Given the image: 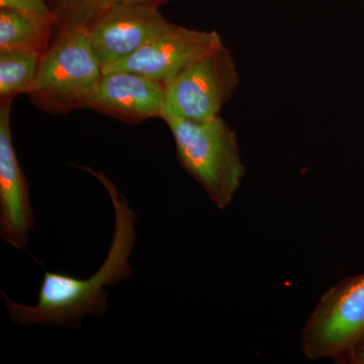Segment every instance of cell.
Returning <instances> with one entry per match:
<instances>
[{
  "mask_svg": "<svg viewBox=\"0 0 364 364\" xmlns=\"http://www.w3.org/2000/svg\"><path fill=\"white\" fill-rule=\"evenodd\" d=\"M76 167L97 177L111 196L116 228L109 254L102 267L90 279H77L66 273L44 269L36 305L16 303L1 291L2 299L14 324L80 329L85 316L102 318L105 315L109 296L105 286L116 287L133 273L129 258L135 247L138 215L131 210L128 200L117 191L104 172L93 171L88 166Z\"/></svg>",
  "mask_w": 364,
  "mask_h": 364,
  "instance_id": "1",
  "label": "cell"
},
{
  "mask_svg": "<svg viewBox=\"0 0 364 364\" xmlns=\"http://www.w3.org/2000/svg\"><path fill=\"white\" fill-rule=\"evenodd\" d=\"M182 168L205 188L219 210L233 200L246 169L236 132L221 117L203 122L165 117Z\"/></svg>",
  "mask_w": 364,
  "mask_h": 364,
  "instance_id": "2",
  "label": "cell"
},
{
  "mask_svg": "<svg viewBox=\"0 0 364 364\" xmlns=\"http://www.w3.org/2000/svg\"><path fill=\"white\" fill-rule=\"evenodd\" d=\"M102 74L91 49L88 28H63L43 53L26 95L36 107L51 114L88 109Z\"/></svg>",
  "mask_w": 364,
  "mask_h": 364,
  "instance_id": "3",
  "label": "cell"
},
{
  "mask_svg": "<svg viewBox=\"0 0 364 364\" xmlns=\"http://www.w3.org/2000/svg\"><path fill=\"white\" fill-rule=\"evenodd\" d=\"M363 335L364 272L340 280L321 296L301 330V351L311 361L349 363Z\"/></svg>",
  "mask_w": 364,
  "mask_h": 364,
  "instance_id": "4",
  "label": "cell"
},
{
  "mask_svg": "<svg viewBox=\"0 0 364 364\" xmlns=\"http://www.w3.org/2000/svg\"><path fill=\"white\" fill-rule=\"evenodd\" d=\"M240 83L233 54L221 43L164 85L162 117L203 122L220 117Z\"/></svg>",
  "mask_w": 364,
  "mask_h": 364,
  "instance_id": "5",
  "label": "cell"
},
{
  "mask_svg": "<svg viewBox=\"0 0 364 364\" xmlns=\"http://www.w3.org/2000/svg\"><path fill=\"white\" fill-rule=\"evenodd\" d=\"M171 25L156 6L114 4L88 28V37L104 71L128 59Z\"/></svg>",
  "mask_w": 364,
  "mask_h": 364,
  "instance_id": "6",
  "label": "cell"
},
{
  "mask_svg": "<svg viewBox=\"0 0 364 364\" xmlns=\"http://www.w3.org/2000/svg\"><path fill=\"white\" fill-rule=\"evenodd\" d=\"M221 43L217 32L191 30L172 23L128 59L102 72H136L165 85Z\"/></svg>",
  "mask_w": 364,
  "mask_h": 364,
  "instance_id": "7",
  "label": "cell"
},
{
  "mask_svg": "<svg viewBox=\"0 0 364 364\" xmlns=\"http://www.w3.org/2000/svg\"><path fill=\"white\" fill-rule=\"evenodd\" d=\"M11 102L4 100L0 107V236L13 247L25 250L35 227L30 182L21 168L11 136Z\"/></svg>",
  "mask_w": 364,
  "mask_h": 364,
  "instance_id": "8",
  "label": "cell"
},
{
  "mask_svg": "<svg viewBox=\"0 0 364 364\" xmlns=\"http://www.w3.org/2000/svg\"><path fill=\"white\" fill-rule=\"evenodd\" d=\"M164 85L132 71L105 72L88 109L127 124L161 119Z\"/></svg>",
  "mask_w": 364,
  "mask_h": 364,
  "instance_id": "9",
  "label": "cell"
},
{
  "mask_svg": "<svg viewBox=\"0 0 364 364\" xmlns=\"http://www.w3.org/2000/svg\"><path fill=\"white\" fill-rule=\"evenodd\" d=\"M53 28L9 9H0V51L35 50L44 53L49 47Z\"/></svg>",
  "mask_w": 364,
  "mask_h": 364,
  "instance_id": "10",
  "label": "cell"
},
{
  "mask_svg": "<svg viewBox=\"0 0 364 364\" xmlns=\"http://www.w3.org/2000/svg\"><path fill=\"white\" fill-rule=\"evenodd\" d=\"M43 53L35 50L0 51V97L13 100L32 87Z\"/></svg>",
  "mask_w": 364,
  "mask_h": 364,
  "instance_id": "11",
  "label": "cell"
},
{
  "mask_svg": "<svg viewBox=\"0 0 364 364\" xmlns=\"http://www.w3.org/2000/svg\"><path fill=\"white\" fill-rule=\"evenodd\" d=\"M59 30L90 28L109 4V0H52Z\"/></svg>",
  "mask_w": 364,
  "mask_h": 364,
  "instance_id": "12",
  "label": "cell"
},
{
  "mask_svg": "<svg viewBox=\"0 0 364 364\" xmlns=\"http://www.w3.org/2000/svg\"><path fill=\"white\" fill-rule=\"evenodd\" d=\"M0 9H13L50 28L58 25L54 11L46 0H0Z\"/></svg>",
  "mask_w": 364,
  "mask_h": 364,
  "instance_id": "13",
  "label": "cell"
},
{
  "mask_svg": "<svg viewBox=\"0 0 364 364\" xmlns=\"http://www.w3.org/2000/svg\"><path fill=\"white\" fill-rule=\"evenodd\" d=\"M349 363L351 364H364V335L359 340L355 349L352 352V355Z\"/></svg>",
  "mask_w": 364,
  "mask_h": 364,
  "instance_id": "14",
  "label": "cell"
},
{
  "mask_svg": "<svg viewBox=\"0 0 364 364\" xmlns=\"http://www.w3.org/2000/svg\"><path fill=\"white\" fill-rule=\"evenodd\" d=\"M109 4H150V6H159L163 2L169 1V0H109Z\"/></svg>",
  "mask_w": 364,
  "mask_h": 364,
  "instance_id": "15",
  "label": "cell"
}]
</instances>
